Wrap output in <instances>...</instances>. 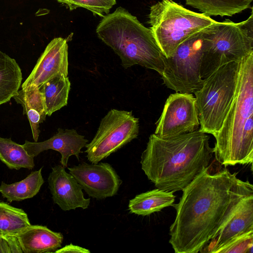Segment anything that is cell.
Returning a JSON list of instances; mask_svg holds the SVG:
<instances>
[{
  "instance_id": "9",
  "label": "cell",
  "mask_w": 253,
  "mask_h": 253,
  "mask_svg": "<svg viewBox=\"0 0 253 253\" xmlns=\"http://www.w3.org/2000/svg\"><path fill=\"white\" fill-rule=\"evenodd\" d=\"M139 127V119L132 111L110 110L102 119L92 140L85 145L88 161L97 164L106 159L136 138Z\"/></svg>"
},
{
  "instance_id": "10",
  "label": "cell",
  "mask_w": 253,
  "mask_h": 253,
  "mask_svg": "<svg viewBox=\"0 0 253 253\" xmlns=\"http://www.w3.org/2000/svg\"><path fill=\"white\" fill-rule=\"evenodd\" d=\"M156 126L154 134L162 137L199 129L200 122L195 97L192 93L171 94L165 103Z\"/></svg>"
},
{
  "instance_id": "28",
  "label": "cell",
  "mask_w": 253,
  "mask_h": 253,
  "mask_svg": "<svg viewBox=\"0 0 253 253\" xmlns=\"http://www.w3.org/2000/svg\"><path fill=\"white\" fill-rule=\"evenodd\" d=\"M55 253H90L89 250L79 246L78 245H73L72 243L67 245L65 246L58 249Z\"/></svg>"
},
{
  "instance_id": "16",
  "label": "cell",
  "mask_w": 253,
  "mask_h": 253,
  "mask_svg": "<svg viewBox=\"0 0 253 253\" xmlns=\"http://www.w3.org/2000/svg\"><path fill=\"white\" fill-rule=\"evenodd\" d=\"M16 236L23 253H55L63 241L61 233L39 225H31Z\"/></svg>"
},
{
  "instance_id": "13",
  "label": "cell",
  "mask_w": 253,
  "mask_h": 253,
  "mask_svg": "<svg viewBox=\"0 0 253 253\" xmlns=\"http://www.w3.org/2000/svg\"><path fill=\"white\" fill-rule=\"evenodd\" d=\"M48 182L53 202L62 210L86 209L89 207L90 198H84L81 185L62 165L52 167Z\"/></svg>"
},
{
  "instance_id": "12",
  "label": "cell",
  "mask_w": 253,
  "mask_h": 253,
  "mask_svg": "<svg viewBox=\"0 0 253 253\" xmlns=\"http://www.w3.org/2000/svg\"><path fill=\"white\" fill-rule=\"evenodd\" d=\"M60 75H68V45L66 39L58 37L47 45L21 87H39Z\"/></svg>"
},
{
  "instance_id": "25",
  "label": "cell",
  "mask_w": 253,
  "mask_h": 253,
  "mask_svg": "<svg viewBox=\"0 0 253 253\" xmlns=\"http://www.w3.org/2000/svg\"><path fill=\"white\" fill-rule=\"evenodd\" d=\"M73 10L81 7L86 9L94 15L103 17L109 13L110 9L116 4V0H56Z\"/></svg>"
},
{
  "instance_id": "17",
  "label": "cell",
  "mask_w": 253,
  "mask_h": 253,
  "mask_svg": "<svg viewBox=\"0 0 253 253\" xmlns=\"http://www.w3.org/2000/svg\"><path fill=\"white\" fill-rule=\"evenodd\" d=\"M13 98L22 106L23 114L27 115L29 121L34 140L38 142L40 124L47 116L42 93L39 87L32 85L19 90Z\"/></svg>"
},
{
  "instance_id": "1",
  "label": "cell",
  "mask_w": 253,
  "mask_h": 253,
  "mask_svg": "<svg viewBox=\"0 0 253 253\" xmlns=\"http://www.w3.org/2000/svg\"><path fill=\"white\" fill-rule=\"evenodd\" d=\"M210 168V167H209ZM209 168L182 191L172 206L176 216L169 228V243L175 253H198L216 238L241 200L253 194V186L224 168Z\"/></svg>"
},
{
  "instance_id": "4",
  "label": "cell",
  "mask_w": 253,
  "mask_h": 253,
  "mask_svg": "<svg viewBox=\"0 0 253 253\" xmlns=\"http://www.w3.org/2000/svg\"><path fill=\"white\" fill-rule=\"evenodd\" d=\"M96 33L119 56L125 69L139 65L162 74L165 56L151 30L125 8L119 6L102 17Z\"/></svg>"
},
{
  "instance_id": "15",
  "label": "cell",
  "mask_w": 253,
  "mask_h": 253,
  "mask_svg": "<svg viewBox=\"0 0 253 253\" xmlns=\"http://www.w3.org/2000/svg\"><path fill=\"white\" fill-rule=\"evenodd\" d=\"M253 231V194L243 198L231 216L210 243V253L215 251L232 239Z\"/></svg>"
},
{
  "instance_id": "6",
  "label": "cell",
  "mask_w": 253,
  "mask_h": 253,
  "mask_svg": "<svg viewBox=\"0 0 253 253\" xmlns=\"http://www.w3.org/2000/svg\"><path fill=\"white\" fill-rule=\"evenodd\" d=\"M216 22L204 13L185 8L172 0H161L150 8L148 23L166 57L194 35Z\"/></svg>"
},
{
  "instance_id": "23",
  "label": "cell",
  "mask_w": 253,
  "mask_h": 253,
  "mask_svg": "<svg viewBox=\"0 0 253 253\" xmlns=\"http://www.w3.org/2000/svg\"><path fill=\"white\" fill-rule=\"evenodd\" d=\"M34 158L28 154L22 145L12 141L11 138L0 137V161L9 169H32L35 167Z\"/></svg>"
},
{
  "instance_id": "20",
  "label": "cell",
  "mask_w": 253,
  "mask_h": 253,
  "mask_svg": "<svg viewBox=\"0 0 253 253\" xmlns=\"http://www.w3.org/2000/svg\"><path fill=\"white\" fill-rule=\"evenodd\" d=\"M22 80L21 70L16 60L0 50V105L17 93Z\"/></svg>"
},
{
  "instance_id": "5",
  "label": "cell",
  "mask_w": 253,
  "mask_h": 253,
  "mask_svg": "<svg viewBox=\"0 0 253 253\" xmlns=\"http://www.w3.org/2000/svg\"><path fill=\"white\" fill-rule=\"evenodd\" d=\"M253 52V14L239 23L227 19L216 21L202 33V79L208 78L221 66L240 62Z\"/></svg>"
},
{
  "instance_id": "8",
  "label": "cell",
  "mask_w": 253,
  "mask_h": 253,
  "mask_svg": "<svg viewBox=\"0 0 253 253\" xmlns=\"http://www.w3.org/2000/svg\"><path fill=\"white\" fill-rule=\"evenodd\" d=\"M203 31L182 42L170 56L164 58L161 78L163 84L175 92L194 93L203 85L201 66Z\"/></svg>"
},
{
  "instance_id": "11",
  "label": "cell",
  "mask_w": 253,
  "mask_h": 253,
  "mask_svg": "<svg viewBox=\"0 0 253 253\" xmlns=\"http://www.w3.org/2000/svg\"><path fill=\"white\" fill-rule=\"evenodd\" d=\"M68 169L83 190L97 200L116 195L122 183L115 169L107 163H83Z\"/></svg>"
},
{
  "instance_id": "3",
  "label": "cell",
  "mask_w": 253,
  "mask_h": 253,
  "mask_svg": "<svg viewBox=\"0 0 253 253\" xmlns=\"http://www.w3.org/2000/svg\"><path fill=\"white\" fill-rule=\"evenodd\" d=\"M214 155L225 167L253 162V52L240 62L236 90L214 136Z\"/></svg>"
},
{
  "instance_id": "14",
  "label": "cell",
  "mask_w": 253,
  "mask_h": 253,
  "mask_svg": "<svg viewBox=\"0 0 253 253\" xmlns=\"http://www.w3.org/2000/svg\"><path fill=\"white\" fill-rule=\"evenodd\" d=\"M87 142L84 135L79 134L74 129L59 128L56 133L46 140L40 142L25 140L22 145L28 154L33 157L49 149L58 151L61 156V165L66 168L71 156H75L79 161L81 149Z\"/></svg>"
},
{
  "instance_id": "26",
  "label": "cell",
  "mask_w": 253,
  "mask_h": 253,
  "mask_svg": "<svg viewBox=\"0 0 253 253\" xmlns=\"http://www.w3.org/2000/svg\"><path fill=\"white\" fill-rule=\"evenodd\" d=\"M253 231L237 236L217 249L215 253H253Z\"/></svg>"
},
{
  "instance_id": "19",
  "label": "cell",
  "mask_w": 253,
  "mask_h": 253,
  "mask_svg": "<svg viewBox=\"0 0 253 253\" xmlns=\"http://www.w3.org/2000/svg\"><path fill=\"white\" fill-rule=\"evenodd\" d=\"M70 86L69 78L64 75L55 76L39 86L44 98L47 116H50L67 105Z\"/></svg>"
},
{
  "instance_id": "21",
  "label": "cell",
  "mask_w": 253,
  "mask_h": 253,
  "mask_svg": "<svg viewBox=\"0 0 253 253\" xmlns=\"http://www.w3.org/2000/svg\"><path fill=\"white\" fill-rule=\"evenodd\" d=\"M41 168L32 171L21 181L7 184L2 181L0 185V193L9 202L21 201L36 196L44 183Z\"/></svg>"
},
{
  "instance_id": "2",
  "label": "cell",
  "mask_w": 253,
  "mask_h": 253,
  "mask_svg": "<svg viewBox=\"0 0 253 253\" xmlns=\"http://www.w3.org/2000/svg\"><path fill=\"white\" fill-rule=\"evenodd\" d=\"M210 138L199 129L167 137L152 134L141 156V169L156 188L182 191L210 167L214 154Z\"/></svg>"
},
{
  "instance_id": "24",
  "label": "cell",
  "mask_w": 253,
  "mask_h": 253,
  "mask_svg": "<svg viewBox=\"0 0 253 253\" xmlns=\"http://www.w3.org/2000/svg\"><path fill=\"white\" fill-rule=\"evenodd\" d=\"M31 225L24 210L0 200V236H17Z\"/></svg>"
},
{
  "instance_id": "22",
  "label": "cell",
  "mask_w": 253,
  "mask_h": 253,
  "mask_svg": "<svg viewBox=\"0 0 253 253\" xmlns=\"http://www.w3.org/2000/svg\"><path fill=\"white\" fill-rule=\"evenodd\" d=\"M187 5L209 16H232L249 8L253 0H185Z\"/></svg>"
},
{
  "instance_id": "27",
  "label": "cell",
  "mask_w": 253,
  "mask_h": 253,
  "mask_svg": "<svg viewBox=\"0 0 253 253\" xmlns=\"http://www.w3.org/2000/svg\"><path fill=\"white\" fill-rule=\"evenodd\" d=\"M0 253H23L16 236H0Z\"/></svg>"
},
{
  "instance_id": "7",
  "label": "cell",
  "mask_w": 253,
  "mask_h": 253,
  "mask_svg": "<svg viewBox=\"0 0 253 253\" xmlns=\"http://www.w3.org/2000/svg\"><path fill=\"white\" fill-rule=\"evenodd\" d=\"M240 62L221 66L194 93L200 131L214 137L220 130L235 95Z\"/></svg>"
},
{
  "instance_id": "18",
  "label": "cell",
  "mask_w": 253,
  "mask_h": 253,
  "mask_svg": "<svg viewBox=\"0 0 253 253\" xmlns=\"http://www.w3.org/2000/svg\"><path fill=\"white\" fill-rule=\"evenodd\" d=\"M175 198L173 192L156 188L138 194L130 200L128 210L131 213L137 215H149L172 206Z\"/></svg>"
}]
</instances>
